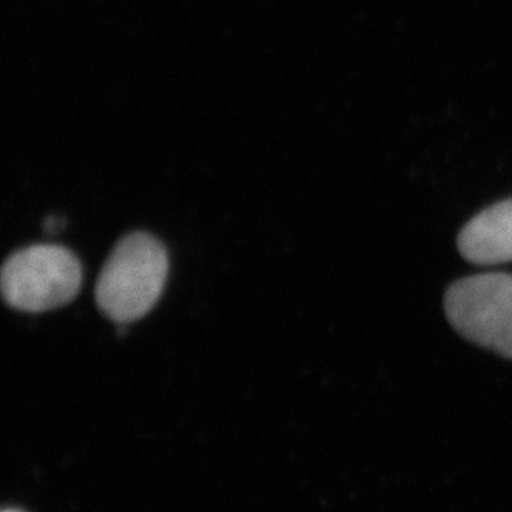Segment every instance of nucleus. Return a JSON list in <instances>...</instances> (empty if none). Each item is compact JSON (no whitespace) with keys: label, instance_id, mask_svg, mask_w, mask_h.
I'll return each instance as SVG.
<instances>
[{"label":"nucleus","instance_id":"nucleus-1","mask_svg":"<svg viewBox=\"0 0 512 512\" xmlns=\"http://www.w3.org/2000/svg\"><path fill=\"white\" fill-rule=\"evenodd\" d=\"M170 261L165 246L146 232H133L116 244L97 282V304L116 324L145 317L165 289Z\"/></svg>","mask_w":512,"mask_h":512},{"label":"nucleus","instance_id":"nucleus-2","mask_svg":"<svg viewBox=\"0 0 512 512\" xmlns=\"http://www.w3.org/2000/svg\"><path fill=\"white\" fill-rule=\"evenodd\" d=\"M5 302L22 312H47L67 305L82 287V266L65 247L37 244L14 252L2 267Z\"/></svg>","mask_w":512,"mask_h":512},{"label":"nucleus","instance_id":"nucleus-3","mask_svg":"<svg viewBox=\"0 0 512 512\" xmlns=\"http://www.w3.org/2000/svg\"><path fill=\"white\" fill-rule=\"evenodd\" d=\"M445 309L463 337L512 358V276L496 272L458 281L446 292Z\"/></svg>","mask_w":512,"mask_h":512},{"label":"nucleus","instance_id":"nucleus-4","mask_svg":"<svg viewBox=\"0 0 512 512\" xmlns=\"http://www.w3.org/2000/svg\"><path fill=\"white\" fill-rule=\"evenodd\" d=\"M459 252L479 266L512 262V199L484 209L458 237Z\"/></svg>","mask_w":512,"mask_h":512},{"label":"nucleus","instance_id":"nucleus-5","mask_svg":"<svg viewBox=\"0 0 512 512\" xmlns=\"http://www.w3.org/2000/svg\"><path fill=\"white\" fill-rule=\"evenodd\" d=\"M44 226L47 232H57L63 226V219L57 218V216H49L45 219Z\"/></svg>","mask_w":512,"mask_h":512},{"label":"nucleus","instance_id":"nucleus-6","mask_svg":"<svg viewBox=\"0 0 512 512\" xmlns=\"http://www.w3.org/2000/svg\"><path fill=\"white\" fill-rule=\"evenodd\" d=\"M4 512H22V511H19V509H5Z\"/></svg>","mask_w":512,"mask_h":512}]
</instances>
